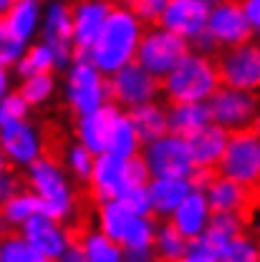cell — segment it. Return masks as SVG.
Listing matches in <instances>:
<instances>
[{"mask_svg": "<svg viewBox=\"0 0 260 262\" xmlns=\"http://www.w3.org/2000/svg\"><path fill=\"white\" fill-rule=\"evenodd\" d=\"M220 171L217 169H212V166H197L195 171L190 174V184H192V189H199V192H205L212 182H215V177H217Z\"/></svg>", "mask_w": 260, "mask_h": 262, "instance_id": "ab89813d", "label": "cell"}, {"mask_svg": "<svg viewBox=\"0 0 260 262\" xmlns=\"http://www.w3.org/2000/svg\"><path fill=\"white\" fill-rule=\"evenodd\" d=\"M96 227L114 242H119L124 250L127 247H149V245H154V237H157L154 217L134 214L119 199L96 204Z\"/></svg>", "mask_w": 260, "mask_h": 262, "instance_id": "5b68a950", "label": "cell"}, {"mask_svg": "<svg viewBox=\"0 0 260 262\" xmlns=\"http://www.w3.org/2000/svg\"><path fill=\"white\" fill-rule=\"evenodd\" d=\"M119 202H122L124 207H129L134 214L154 217V212H152V194H149V184H147V187H129L124 194L119 196Z\"/></svg>", "mask_w": 260, "mask_h": 262, "instance_id": "8d00e7d4", "label": "cell"}, {"mask_svg": "<svg viewBox=\"0 0 260 262\" xmlns=\"http://www.w3.org/2000/svg\"><path fill=\"white\" fill-rule=\"evenodd\" d=\"M250 192L253 189L243 187L240 182L230 179L225 174H217L215 182L205 189L212 212H245V207L250 202Z\"/></svg>", "mask_w": 260, "mask_h": 262, "instance_id": "d4e9b609", "label": "cell"}, {"mask_svg": "<svg viewBox=\"0 0 260 262\" xmlns=\"http://www.w3.org/2000/svg\"><path fill=\"white\" fill-rule=\"evenodd\" d=\"M71 179L73 177L68 174L64 164L56 162L53 157H46V154L38 162H33L31 166H26V174H23L26 187L41 196L46 214H51L61 222L73 220V214L78 209V196H76Z\"/></svg>", "mask_w": 260, "mask_h": 262, "instance_id": "3957f363", "label": "cell"}, {"mask_svg": "<svg viewBox=\"0 0 260 262\" xmlns=\"http://www.w3.org/2000/svg\"><path fill=\"white\" fill-rule=\"evenodd\" d=\"M41 212H46L41 196L33 189L23 187L21 192H15L10 199L3 202V227L8 232H21L23 225L28 220H33L35 214H41Z\"/></svg>", "mask_w": 260, "mask_h": 262, "instance_id": "4316f807", "label": "cell"}, {"mask_svg": "<svg viewBox=\"0 0 260 262\" xmlns=\"http://www.w3.org/2000/svg\"><path fill=\"white\" fill-rule=\"evenodd\" d=\"M192 184L182 177H152L149 194H152V212L157 220H169L177 207L190 196Z\"/></svg>", "mask_w": 260, "mask_h": 262, "instance_id": "7402d4cb", "label": "cell"}, {"mask_svg": "<svg viewBox=\"0 0 260 262\" xmlns=\"http://www.w3.org/2000/svg\"><path fill=\"white\" fill-rule=\"evenodd\" d=\"M41 40L53 48L56 71H68L71 63L78 58L73 46V3L68 0H46Z\"/></svg>", "mask_w": 260, "mask_h": 262, "instance_id": "ba28073f", "label": "cell"}, {"mask_svg": "<svg viewBox=\"0 0 260 262\" xmlns=\"http://www.w3.org/2000/svg\"><path fill=\"white\" fill-rule=\"evenodd\" d=\"M212 124V111L207 101L169 103V134L190 139L192 134Z\"/></svg>", "mask_w": 260, "mask_h": 262, "instance_id": "cb8c5ba5", "label": "cell"}, {"mask_svg": "<svg viewBox=\"0 0 260 262\" xmlns=\"http://www.w3.org/2000/svg\"><path fill=\"white\" fill-rule=\"evenodd\" d=\"M212 111V121L230 134L253 129L255 116L260 114V94L243 91L232 86H220L217 94L207 101Z\"/></svg>", "mask_w": 260, "mask_h": 262, "instance_id": "30bf717a", "label": "cell"}, {"mask_svg": "<svg viewBox=\"0 0 260 262\" xmlns=\"http://www.w3.org/2000/svg\"><path fill=\"white\" fill-rule=\"evenodd\" d=\"M190 149H192V157H195L197 166H212L217 169L223 157H225V149H228L230 141V131L217 126L215 121L205 129H199L197 134H192L190 139Z\"/></svg>", "mask_w": 260, "mask_h": 262, "instance_id": "603a6c76", "label": "cell"}, {"mask_svg": "<svg viewBox=\"0 0 260 262\" xmlns=\"http://www.w3.org/2000/svg\"><path fill=\"white\" fill-rule=\"evenodd\" d=\"M13 3H15V0H0V10L5 13V10H8V8H10Z\"/></svg>", "mask_w": 260, "mask_h": 262, "instance_id": "bcb514c9", "label": "cell"}, {"mask_svg": "<svg viewBox=\"0 0 260 262\" xmlns=\"http://www.w3.org/2000/svg\"><path fill=\"white\" fill-rule=\"evenodd\" d=\"M124 5H129L134 15L144 23V26H159L162 15L169 5V0H122Z\"/></svg>", "mask_w": 260, "mask_h": 262, "instance_id": "d590c367", "label": "cell"}, {"mask_svg": "<svg viewBox=\"0 0 260 262\" xmlns=\"http://www.w3.org/2000/svg\"><path fill=\"white\" fill-rule=\"evenodd\" d=\"M94 164H96V154L91 149H86L81 141L68 144L64 151V166L68 169V174L73 177V182L89 184L91 174H94Z\"/></svg>", "mask_w": 260, "mask_h": 262, "instance_id": "1f68e13d", "label": "cell"}, {"mask_svg": "<svg viewBox=\"0 0 260 262\" xmlns=\"http://www.w3.org/2000/svg\"><path fill=\"white\" fill-rule=\"evenodd\" d=\"M253 131H255V134H260V114L255 116V124H253Z\"/></svg>", "mask_w": 260, "mask_h": 262, "instance_id": "7dc6e473", "label": "cell"}, {"mask_svg": "<svg viewBox=\"0 0 260 262\" xmlns=\"http://www.w3.org/2000/svg\"><path fill=\"white\" fill-rule=\"evenodd\" d=\"M56 262H89V255H86L81 239H73L64 252H61V257H58Z\"/></svg>", "mask_w": 260, "mask_h": 262, "instance_id": "7bdbcfd3", "label": "cell"}, {"mask_svg": "<svg viewBox=\"0 0 260 262\" xmlns=\"http://www.w3.org/2000/svg\"><path fill=\"white\" fill-rule=\"evenodd\" d=\"M220 262H260V242L248 232H240L220 252Z\"/></svg>", "mask_w": 260, "mask_h": 262, "instance_id": "e575fe53", "label": "cell"}, {"mask_svg": "<svg viewBox=\"0 0 260 262\" xmlns=\"http://www.w3.org/2000/svg\"><path fill=\"white\" fill-rule=\"evenodd\" d=\"M179 262H220V257H217L215 252L205 250L202 245L192 242V245H190V250H187V255H185Z\"/></svg>", "mask_w": 260, "mask_h": 262, "instance_id": "b9f144b4", "label": "cell"}, {"mask_svg": "<svg viewBox=\"0 0 260 262\" xmlns=\"http://www.w3.org/2000/svg\"><path fill=\"white\" fill-rule=\"evenodd\" d=\"M217 3L220 0H169L159 26L174 31L177 35H182L192 43L195 38H199L207 31L210 13Z\"/></svg>", "mask_w": 260, "mask_h": 262, "instance_id": "2e32d148", "label": "cell"}, {"mask_svg": "<svg viewBox=\"0 0 260 262\" xmlns=\"http://www.w3.org/2000/svg\"><path fill=\"white\" fill-rule=\"evenodd\" d=\"M18 94L28 101L31 108H38L43 103H48L56 94V76L53 73H33L21 78L18 83Z\"/></svg>", "mask_w": 260, "mask_h": 262, "instance_id": "4dcf8cb0", "label": "cell"}, {"mask_svg": "<svg viewBox=\"0 0 260 262\" xmlns=\"http://www.w3.org/2000/svg\"><path fill=\"white\" fill-rule=\"evenodd\" d=\"M144 159L149 164L152 177H182L190 179V174L197 169L190 141L177 134H164L162 139L147 144L142 149Z\"/></svg>", "mask_w": 260, "mask_h": 262, "instance_id": "7c38bea8", "label": "cell"}, {"mask_svg": "<svg viewBox=\"0 0 260 262\" xmlns=\"http://www.w3.org/2000/svg\"><path fill=\"white\" fill-rule=\"evenodd\" d=\"M190 48H192V43L187 38L177 35L174 31H169L164 26H147L142 43H139V51H136V63H142L154 76L164 78L190 53Z\"/></svg>", "mask_w": 260, "mask_h": 262, "instance_id": "8992f818", "label": "cell"}, {"mask_svg": "<svg viewBox=\"0 0 260 262\" xmlns=\"http://www.w3.org/2000/svg\"><path fill=\"white\" fill-rule=\"evenodd\" d=\"M217 171L255 192L260 187V134L253 129L230 134L228 149Z\"/></svg>", "mask_w": 260, "mask_h": 262, "instance_id": "52a82bcc", "label": "cell"}, {"mask_svg": "<svg viewBox=\"0 0 260 262\" xmlns=\"http://www.w3.org/2000/svg\"><path fill=\"white\" fill-rule=\"evenodd\" d=\"M10 71H13V68H3V71H0V94H3V96L10 94Z\"/></svg>", "mask_w": 260, "mask_h": 262, "instance_id": "f6af8a7d", "label": "cell"}, {"mask_svg": "<svg viewBox=\"0 0 260 262\" xmlns=\"http://www.w3.org/2000/svg\"><path fill=\"white\" fill-rule=\"evenodd\" d=\"M144 144L139 139V134L134 129V121H131L129 111L122 114L119 124H116V131H114V144H111V151L119 154V157H134V154H142Z\"/></svg>", "mask_w": 260, "mask_h": 262, "instance_id": "836d02e7", "label": "cell"}, {"mask_svg": "<svg viewBox=\"0 0 260 262\" xmlns=\"http://www.w3.org/2000/svg\"><path fill=\"white\" fill-rule=\"evenodd\" d=\"M223 86L260 94V40L250 38L240 46L220 51L217 56Z\"/></svg>", "mask_w": 260, "mask_h": 262, "instance_id": "4fadbf2b", "label": "cell"}, {"mask_svg": "<svg viewBox=\"0 0 260 262\" xmlns=\"http://www.w3.org/2000/svg\"><path fill=\"white\" fill-rule=\"evenodd\" d=\"M243 8H245V15L250 20V28H253V35L260 40V0H240Z\"/></svg>", "mask_w": 260, "mask_h": 262, "instance_id": "ee69618b", "label": "cell"}, {"mask_svg": "<svg viewBox=\"0 0 260 262\" xmlns=\"http://www.w3.org/2000/svg\"><path fill=\"white\" fill-rule=\"evenodd\" d=\"M43 10H46V0H15V3L3 13L0 35L31 46L33 38L41 35Z\"/></svg>", "mask_w": 260, "mask_h": 262, "instance_id": "ffe728a7", "label": "cell"}, {"mask_svg": "<svg viewBox=\"0 0 260 262\" xmlns=\"http://www.w3.org/2000/svg\"><path fill=\"white\" fill-rule=\"evenodd\" d=\"M190 245H192V242L174 227L169 220H162V222L157 225L154 250H157V255H159L162 262H179L185 255H187Z\"/></svg>", "mask_w": 260, "mask_h": 262, "instance_id": "83f0119b", "label": "cell"}, {"mask_svg": "<svg viewBox=\"0 0 260 262\" xmlns=\"http://www.w3.org/2000/svg\"><path fill=\"white\" fill-rule=\"evenodd\" d=\"M124 108L114 101L104 103L101 108L91 111V114H84V116H76V141H81L86 149H91L94 154H106L111 151V144H114V131L116 124L122 119Z\"/></svg>", "mask_w": 260, "mask_h": 262, "instance_id": "9a60e30c", "label": "cell"}, {"mask_svg": "<svg viewBox=\"0 0 260 262\" xmlns=\"http://www.w3.org/2000/svg\"><path fill=\"white\" fill-rule=\"evenodd\" d=\"M0 262H53V260L46 257L43 252H38L21 232H13V234L3 237Z\"/></svg>", "mask_w": 260, "mask_h": 262, "instance_id": "d6a6232c", "label": "cell"}, {"mask_svg": "<svg viewBox=\"0 0 260 262\" xmlns=\"http://www.w3.org/2000/svg\"><path fill=\"white\" fill-rule=\"evenodd\" d=\"M212 207H210V199L205 192H199V189H192L190 196L177 207V212L169 217V222L174 225V227L179 229L190 242H195L199 239L202 234H205V229L210 227V222H212Z\"/></svg>", "mask_w": 260, "mask_h": 262, "instance_id": "44dd1931", "label": "cell"}, {"mask_svg": "<svg viewBox=\"0 0 260 262\" xmlns=\"http://www.w3.org/2000/svg\"><path fill=\"white\" fill-rule=\"evenodd\" d=\"M21 234L31 242L38 252H43L46 257H51L53 262L58 260L61 252L73 242V234L68 232L66 222L46 214V212H41L33 220H28L23 225V229H21Z\"/></svg>", "mask_w": 260, "mask_h": 262, "instance_id": "d6986e66", "label": "cell"}, {"mask_svg": "<svg viewBox=\"0 0 260 262\" xmlns=\"http://www.w3.org/2000/svg\"><path fill=\"white\" fill-rule=\"evenodd\" d=\"M0 146H3V166L13 169H26L46 154L43 131L28 119L0 121Z\"/></svg>", "mask_w": 260, "mask_h": 262, "instance_id": "8fae6325", "label": "cell"}, {"mask_svg": "<svg viewBox=\"0 0 260 262\" xmlns=\"http://www.w3.org/2000/svg\"><path fill=\"white\" fill-rule=\"evenodd\" d=\"M28 111H31L28 101L18 91L5 94L0 101V121H23V119H28Z\"/></svg>", "mask_w": 260, "mask_h": 262, "instance_id": "74e56055", "label": "cell"}, {"mask_svg": "<svg viewBox=\"0 0 260 262\" xmlns=\"http://www.w3.org/2000/svg\"><path fill=\"white\" fill-rule=\"evenodd\" d=\"M207 35L215 40V46L220 51L240 46V43L255 38L240 0H220L212 8L210 20H207Z\"/></svg>", "mask_w": 260, "mask_h": 262, "instance_id": "5bb4252c", "label": "cell"}, {"mask_svg": "<svg viewBox=\"0 0 260 262\" xmlns=\"http://www.w3.org/2000/svg\"><path fill=\"white\" fill-rule=\"evenodd\" d=\"M53 71H56V56H53V48L46 40L31 43L28 51L23 53V58L13 68V73L18 78H26L33 73H53Z\"/></svg>", "mask_w": 260, "mask_h": 262, "instance_id": "f1b7e54d", "label": "cell"}, {"mask_svg": "<svg viewBox=\"0 0 260 262\" xmlns=\"http://www.w3.org/2000/svg\"><path fill=\"white\" fill-rule=\"evenodd\" d=\"M144 23L134 15L129 5L116 3L104 31L94 43V48L89 51L86 58H91V63L96 66L101 73L114 76L116 71H122L124 66L136 61V51L144 35Z\"/></svg>", "mask_w": 260, "mask_h": 262, "instance_id": "6da1fadb", "label": "cell"}, {"mask_svg": "<svg viewBox=\"0 0 260 262\" xmlns=\"http://www.w3.org/2000/svg\"><path fill=\"white\" fill-rule=\"evenodd\" d=\"M23 187H21V179H18V174L13 171V166H3V174H0V199L5 202V199H10V196L15 194V192H21Z\"/></svg>", "mask_w": 260, "mask_h": 262, "instance_id": "f35d334b", "label": "cell"}, {"mask_svg": "<svg viewBox=\"0 0 260 262\" xmlns=\"http://www.w3.org/2000/svg\"><path fill=\"white\" fill-rule=\"evenodd\" d=\"M124 262H162L154 245L149 247H127L124 250Z\"/></svg>", "mask_w": 260, "mask_h": 262, "instance_id": "60d3db41", "label": "cell"}, {"mask_svg": "<svg viewBox=\"0 0 260 262\" xmlns=\"http://www.w3.org/2000/svg\"><path fill=\"white\" fill-rule=\"evenodd\" d=\"M78 239L89 255V262H124V247L111 237H106L98 227L86 229Z\"/></svg>", "mask_w": 260, "mask_h": 262, "instance_id": "f546056e", "label": "cell"}, {"mask_svg": "<svg viewBox=\"0 0 260 262\" xmlns=\"http://www.w3.org/2000/svg\"><path fill=\"white\" fill-rule=\"evenodd\" d=\"M223 86L217 58L210 53L190 51L179 63L162 78V96L169 103L210 101Z\"/></svg>", "mask_w": 260, "mask_h": 262, "instance_id": "7a4b0ae2", "label": "cell"}, {"mask_svg": "<svg viewBox=\"0 0 260 262\" xmlns=\"http://www.w3.org/2000/svg\"><path fill=\"white\" fill-rule=\"evenodd\" d=\"M64 101L73 116H84L111 101L109 76L101 73L91 58L78 56L64 78Z\"/></svg>", "mask_w": 260, "mask_h": 262, "instance_id": "277c9868", "label": "cell"}, {"mask_svg": "<svg viewBox=\"0 0 260 262\" xmlns=\"http://www.w3.org/2000/svg\"><path fill=\"white\" fill-rule=\"evenodd\" d=\"M109 89H111V101L119 103L124 111L139 108L144 103L159 101L162 96V78L147 71L142 63H129L114 76H109Z\"/></svg>", "mask_w": 260, "mask_h": 262, "instance_id": "9c48e42d", "label": "cell"}, {"mask_svg": "<svg viewBox=\"0 0 260 262\" xmlns=\"http://www.w3.org/2000/svg\"><path fill=\"white\" fill-rule=\"evenodd\" d=\"M89 194L91 199L101 204V202H111L119 199L129 189V179H127V157H119L114 151L98 154L96 164H94V174L89 179Z\"/></svg>", "mask_w": 260, "mask_h": 262, "instance_id": "ac0fdd59", "label": "cell"}, {"mask_svg": "<svg viewBox=\"0 0 260 262\" xmlns=\"http://www.w3.org/2000/svg\"><path fill=\"white\" fill-rule=\"evenodd\" d=\"M129 116L144 146L157 141V139H162L164 134H169V106H162L159 101H152V103H144L139 108H131Z\"/></svg>", "mask_w": 260, "mask_h": 262, "instance_id": "484cf974", "label": "cell"}, {"mask_svg": "<svg viewBox=\"0 0 260 262\" xmlns=\"http://www.w3.org/2000/svg\"><path fill=\"white\" fill-rule=\"evenodd\" d=\"M114 5L116 3L111 0H76L73 3V46L78 56H89Z\"/></svg>", "mask_w": 260, "mask_h": 262, "instance_id": "e0dca14e", "label": "cell"}]
</instances>
